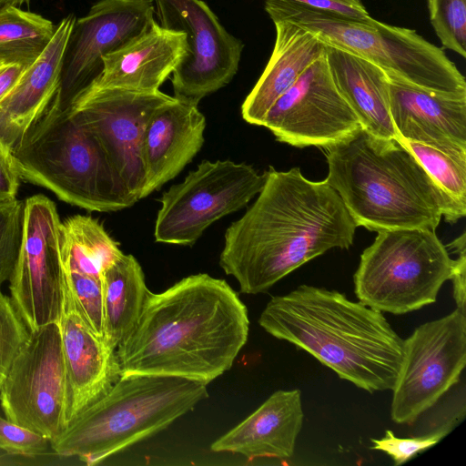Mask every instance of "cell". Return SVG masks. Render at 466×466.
<instances>
[{
	"label": "cell",
	"instance_id": "277c9868",
	"mask_svg": "<svg viewBox=\"0 0 466 466\" xmlns=\"http://www.w3.org/2000/svg\"><path fill=\"white\" fill-rule=\"evenodd\" d=\"M326 149L325 180L357 227L435 230L442 216L457 222L446 196L398 138H380L361 128Z\"/></svg>",
	"mask_w": 466,
	"mask_h": 466
},
{
	"label": "cell",
	"instance_id": "4fadbf2b",
	"mask_svg": "<svg viewBox=\"0 0 466 466\" xmlns=\"http://www.w3.org/2000/svg\"><path fill=\"white\" fill-rule=\"evenodd\" d=\"M174 99L159 90L141 92L91 85L69 108L97 139L137 201L144 184L142 150L147 127L157 110Z\"/></svg>",
	"mask_w": 466,
	"mask_h": 466
},
{
	"label": "cell",
	"instance_id": "4dcf8cb0",
	"mask_svg": "<svg viewBox=\"0 0 466 466\" xmlns=\"http://www.w3.org/2000/svg\"><path fill=\"white\" fill-rule=\"evenodd\" d=\"M65 278L66 289L84 320L97 336L103 338L104 309L101 279L68 270H65Z\"/></svg>",
	"mask_w": 466,
	"mask_h": 466
},
{
	"label": "cell",
	"instance_id": "ac0fdd59",
	"mask_svg": "<svg viewBox=\"0 0 466 466\" xmlns=\"http://www.w3.org/2000/svg\"><path fill=\"white\" fill-rule=\"evenodd\" d=\"M68 382L66 427L120 378L116 350L86 323L66 289L59 321Z\"/></svg>",
	"mask_w": 466,
	"mask_h": 466
},
{
	"label": "cell",
	"instance_id": "f1b7e54d",
	"mask_svg": "<svg viewBox=\"0 0 466 466\" xmlns=\"http://www.w3.org/2000/svg\"><path fill=\"white\" fill-rule=\"evenodd\" d=\"M430 21L443 47L466 57V0H428Z\"/></svg>",
	"mask_w": 466,
	"mask_h": 466
},
{
	"label": "cell",
	"instance_id": "30bf717a",
	"mask_svg": "<svg viewBox=\"0 0 466 466\" xmlns=\"http://www.w3.org/2000/svg\"><path fill=\"white\" fill-rule=\"evenodd\" d=\"M5 418L54 441L66 428L68 382L60 324L30 331L1 385Z\"/></svg>",
	"mask_w": 466,
	"mask_h": 466
},
{
	"label": "cell",
	"instance_id": "8992f818",
	"mask_svg": "<svg viewBox=\"0 0 466 466\" xmlns=\"http://www.w3.org/2000/svg\"><path fill=\"white\" fill-rule=\"evenodd\" d=\"M21 178L88 211L132 207L128 193L91 131L52 103L13 149Z\"/></svg>",
	"mask_w": 466,
	"mask_h": 466
},
{
	"label": "cell",
	"instance_id": "2e32d148",
	"mask_svg": "<svg viewBox=\"0 0 466 466\" xmlns=\"http://www.w3.org/2000/svg\"><path fill=\"white\" fill-rule=\"evenodd\" d=\"M262 127L279 142L324 148L362 128L333 81L326 52L272 105Z\"/></svg>",
	"mask_w": 466,
	"mask_h": 466
},
{
	"label": "cell",
	"instance_id": "5bb4252c",
	"mask_svg": "<svg viewBox=\"0 0 466 466\" xmlns=\"http://www.w3.org/2000/svg\"><path fill=\"white\" fill-rule=\"evenodd\" d=\"M158 24L186 35L187 50L172 73L174 97L195 104L236 75L242 42L202 0H153Z\"/></svg>",
	"mask_w": 466,
	"mask_h": 466
},
{
	"label": "cell",
	"instance_id": "1f68e13d",
	"mask_svg": "<svg viewBox=\"0 0 466 466\" xmlns=\"http://www.w3.org/2000/svg\"><path fill=\"white\" fill-rule=\"evenodd\" d=\"M30 330L17 313L11 298L0 289V389Z\"/></svg>",
	"mask_w": 466,
	"mask_h": 466
},
{
	"label": "cell",
	"instance_id": "e575fe53",
	"mask_svg": "<svg viewBox=\"0 0 466 466\" xmlns=\"http://www.w3.org/2000/svg\"><path fill=\"white\" fill-rule=\"evenodd\" d=\"M29 47H0V102L42 53Z\"/></svg>",
	"mask_w": 466,
	"mask_h": 466
},
{
	"label": "cell",
	"instance_id": "d590c367",
	"mask_svg": "<svg viewBox=\"0 0 466 466\" xmlns=\"http://www.w3.org/2000/svg\"><path fill=\"white\" fill-rule=\"evenodd\" d=\"M295 4L306 8L334 14L350 19L364 20L370 16L362 0H270Z\"/></svg>",
	"mask_w": 466,
	"mask_h": 466
},
{
	"label": "cell",
	"instance_id": "9a60e30c",
	"mask_svg": "<svg viewBox=\"0 0 466 466\" xmlns=\"http://www.w3.org/2000/svg\"><path fill=\"white\" fill-rule=\"evenodd\" d=\"M153 0H99L76 19L69 35L57 91L51 103L67 110L102 74L104 57L149 29Z\"/></svg>",
	"mask_w": 466,
	"mask_h": 466
},
{
	"label": "cell",
	"instance_id": "83f0119b",
	"mask_svg": "<svg viewBox=\"0 0 466 466\" xmlns=\"http://www.w3.org/2000/svg\"><path fill=\"white\" fill-rule=\"evenodd\" d=\"M56 25L44 16L16 5L0 8V47H29L44 50Z\"/></svg>",
	"mask_w": 466,
	"mask_h": 466
},
{
	"label": "cell",
	"instance_id": "484cf974",
	"mask_svg": "<svg viewBox=\"0 0 466 466\" xmlns=\"http://www.w3.org/2000/svg\"><path fill=\"white\" fill-rule=\"evenodd\" d=\"M60 250L65 270L96 279L124 255L96 219L82 215L61 222Z\"/></svg>",
	"mask_w": 466,
	"mask_h": 466
},
{
	"label": "cell",
	"instance_id": "ffe728a7",
	"mask_svg": "<svg viewBox=\"0 0 466 466\" xmlns=\"http://www.w3.org/2000/svg\"><path fill=\"white\" fill-rule=\"evenodd\" d=\"M304 413L298 389L272 393L255 411L211 444L215 452L240 454L248 461L293 456Z\"/></svg>",
	"mask_w": 466,
	"mask_h": 466
},
{
	"label": "cell",
	"instance_id": "d4e9b609",
	"mask_svg": "<svg viewBox=\"0 0 466 466\" xmlns=\"http://www.w3.org/2000/svg\"><path fill=\"white\" fill-rule=\"evenodd\" d=\"M104 309V339L116 350L137 324L149 293L137 258L123 255L101 277Z\"/></svg>",
	"mask_w": 466,
	"mask_h": 466
},
{
	"label": "cell",
	"instance_id": "9c48e42d",
	"mask_svg": "<svg viewBox=\"0 0 466 466\" xmlns=\"http://www.w3.org/2000/svg\"><path fill=\"white\" fill-rule=\"evenodd\" d=\"M266 171L231 160H203L160 198L154 237L157 242L192 246L205 229L236 212L262 189Z\"/></svg>",
	"mask_w": 466,
	"mask_h": 466
},
{
	"label": "cell",
	"instance_id": "836d02e7",
	"mask_svg": "<svg viewBox=\"0 0 466 466\" xmlns=\"http://www.w3.org/2000/svg\"><path fill=\"white\" fill-rule=\"evenodd\" d=\"M50 444L45 436L0 416V450L16 455L43 454Z\"/></svg>",
	"mask_w": 466,
	"mask_h": 466
},
{
	"label": "cell",
	"instance_id": "e0dca14e",
	"mask_svg": "<svg viewBox=\"0 0 466 466\" xmlns=\"http://www.w3.org/2000/svg\"><path fill=\"white\" fill-rule=\"evenodd\" d=\"M387 76L398 139L466 159V93L436 92Z\"/></svg>",
	"mask_w": 466,
	"mask_h": 466
},
{
	"label": "cell",
	"instance_id": "7402d4cb",
	"mask_svg": "<svg viewBox=\"0 0 466 466\" xmlns=\"http://www.w3.org/2000/svg\"><path fill=\"white\" fill-rule=\"evenodd\" d=\"M186 35L157 21L146 32L104 57L100 76L92 84L153 92L173 73L187 54Z\"/></svg>",
	"mask_w": 466,
	"mask_h": 466
},
{
	"label": "cell",
	"instance_id": "4316f807",
	"mask_svg": "<svg viewBox=\"0 0 466 466\" xmlns=\"http://www.w3.org/2000/svg\"><path fill=\"white\" fill-rule=\"evenodd\" d=\"M418 159L448 198L456 220L466 215V159L431 147L399 139Z\"/></svg>",
	"mask_w": 466,
	"mask_h": 466
},
{
	"label": "cell",
	"instance_id": "d6a6232c",
	"mask_svg": "<svg viewBox=\"0 0 466 466\" xmlns=\"http://www.w3.org/2000/svg\"><path fill=\"white\" fill-rule=\"evenodd\" d=\"M451 423L441 427L434 432L413 438H399L391 431L387 430L382 438L371 439V449L388 454L395 465H400L436 445L451 431Z\"/></svg>",
	"mask_w": 466,
	"mask_h": 466
},
{
	"label": "cell",
	"instance_id": "8fae6325",
	"mask_svg": "<svg viewBox=\"0 0 466 466\" xmlns=\"http://www.w3.org/2000/svg\"><path fill=\"white\" fill-rule=\"evenodd\" d=\"M392 388L391 420L411 424L459 380L466 364V314L456 308L403 339Z\"/></svg>",
	"mask_w": 466,
	"mask_h": 466
},
{
	"label": "cell",
	"instance_id": "52a82bcc",
	"mask_svg": "<svg viewBox=\"0 0 466 466\" xmlns=\"http://www.w3.org/2000/svg\"><path fill=\"white\" fill-rule=\"evenodd\" d=\"M265 1L275 22H291L316 35L323 44L359 56L387 75L441 93H466V80L442 48L414 29L372 18L350 19L291 3Z\"/></svg>",
	"mask_w": 466,
	"mask_h": 466
},
{
	"label": "cell",
	"instance_id": "44dd1931",
	"mask_svg": "<svg viewBox=\"0 0 466 466\" xmlns=\"http://www.w3.org/2000/svg\"><path fill=\"white\" fill-rule=\"evenodd\" d=\"M76 20L70 14L56 25L48 45L0 102V138L12 151L57 91L65 49Z\"/></svg>",
	"mask_w": 466,
	"mask_h": 466
},
{
	"label": "cell",
	"instance_id": "5b68a950",
	"mask_svg": "<svg viewBox=\"0 0 466 466\" xmlns=\"http://www.w3.org/2000/svg\"><path fill=\"white\" fill-rule=\"evenodd\" d=\"M208 397V385L199 381L121 375L50 444L59 456L95 465L165 430Z\"/></svg>",
	"mask_w": 466,
	"mask_h": 466
},
{
	"label": "cell",
	"instance_id": "ba28073f",
	"mask_svg": "<svg viewBox=\"0 0 466 466\" xmlns=\"http://www.w3.org/2000/svg\"><path fill=\"white\" fill-rule=\"evenodd\" d=\"M377 233L363 250L353 277L359 301L394 315L434 303L454 267L435 230L399 228Z\"/></svg>",
	"mask_w": 466,
	"mask_h": 466
},
{
	"label": "cell",
	"instance_id": "74e56055",
	"mask_svg": "<svg viewBox=\"0 0 466 466\" xmlns=\"http://www.w3.org/2000/svg\"><path fill=\"white\" fill-rule=\"evenodd\" d=\"M465 232L455 238L448 245L453 253L458 255L454 259L453 271L451 277L453 289V298L457 309L465 311V295H466V237Z\"/></svg>",
	"mask_w": 466,
	"mask_h": 466
},
{
	"label": "cell",
	"instance_id": "8d00e7d4",
	"mask_svg": "<svg viewBox=\"0 0 466 466\" xmlns=\"http://www.w3.org/2000/svg\"><path fill=\"white\" fill-rule=\"evenodd\" d=\"M20 178L12 149L0 138V202L16 198Z\"/></svg>",
	"mask_w": 466,
	"mask_h": 466
},
{
	"label": "cell",
	"instance_id": "f546056e",
	"mask_svg": "<svg viewBox=\"0 0 466 466\" xmlns=\"http://www.w3.org/2000/svg\"><path fill=\"white\" fill-rule=\"evenodd\" d=\"M25 202H0V287L9 280L19 255L24 233Z\"/></svg>",
	"mask_w": 466,
	"mask_h": 466
},
{
	"label": "cell",
	"instance_id": "7c38bea8",
	"mask_svg": "<svg viewBox=\"0 0 466 466\" xmlns=\"http://www.w3.org/2000/svg\"><path fill=\"white\" fill-rule=\"evenodd\" d=\"M61 221L44 195L25 201L24 233L9 279L11 300L30 331L61 319L66 278L60 250Z\"/></svg>",
	"mask_w": 466,
	"mask_h": 466
},
{
	"label": "cell",
	"instance_id": "603a6c76",
	"mask_svg": "<svg viewBox=\"0 0 466 466\" xmlns=\"http://www.w3.org/2000/svg\"><path fill=\"white\" fill-rule=\"evenodd\" d=\"M276 39L259 79L241 106L243 119L262 126L272 105L325 52V45L309 31L285 20L273 22Z\"/></svg>",
	"mask_w": 466,
	"mask_h": 466
},
{
	"label": "cell",
	"instance_id": "6da1fadb",
	"mask_svg": "<svg viewBox=\"0 0 466 466\" xmlns=\"http://www.w3.org/2000/svg\"><path fill=\"white\" fill-rule=\"evenodd\" d=\"M357 225L339 195L296 167H269L257 199L226 230L219 265L240 292L267 291L328 250L348 249Z\"/></svg>",
	"mask_w": 466,
	"mask_h": 466
},
{
	"label": "cell",
	"instance_id": "cb8c5ba5",
	"mask_svg": "<svg viewBox=\"0 0 466 466\" xmlns=\"http://www.w3.org/2000/svg\"><path fill=\"white\" fill-rule=\"evenodd\" d=\"M325 52L333 81L362 128L380 138H398L390 112L387 74L373 63L337 47L325 45Z\"/></svg>",
	"mask_w": 466,
	"mask_h": 466
},
{
	"label": "cell",
	"instance_id": "3957f363",
	"mask_svg": "<svg viewBox=\"0 0 466 466\" xmlns=\"http://www.w3.org/2000/svg\"><path fill=\"white\" fill-rule=\"evenodd\" d=\"M258 324L358 388L372 393L394 386L403 339L382 312L350 300L343 293L300 285L272 297Z\"/></svg>",
	"mask_w": 466,
	"mask_h": 466
},
{
	"label": "cell",
	"instance_id": "d6986e66",
	"mask_svg": "<svg viewBox=\"0 0 466 466\" xmlns=\"http://www.w3.org/2000/svg\"><path fill=\"white\" fill-rule=\"evenodd\" d=\"M206 118L198 104L175 99L157 110L144 136L140 199L176 177L204 143Z\"/></svg>",
	"mask_w": 466,
	"mask_h": 466
},
{
	"label": "cell",
	"instance_id": "f35d334b",
	"mask_svg": "<svg viewBox=\"0 0 466 466\" xmlns=\"http://www.w3.org/2000/svg\"><path fill=\"white\" fill-rule=\"evenodd\" d=\"M30 0H0V8L8 5L20 6L22 5L28 4Z\"/></svg>",
	"mask_w": 466,
	"mask_h": 466
},
{
	"label": "cell",
	"instance_id": "7a4b0ae2",
	"mask_svg": "<svg viewBox=\"0 0 466 466\" xmlns=\"http://www.w3.org/2000/svg\"><path fill=\"white\" fill-rule=\"evenodd\" d=\"M249 331L248 309L225 279L198 273L149 291L116 348L121 375L179 377L208 385L228 370Z\"/></svg>",
	"mask_w": 466,
	"mask_h": 466
}]
</instances>
